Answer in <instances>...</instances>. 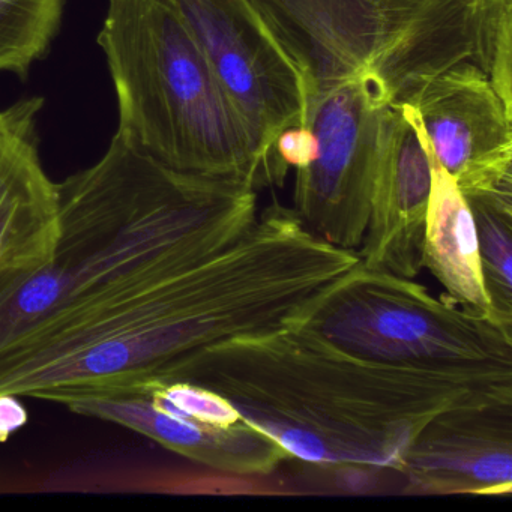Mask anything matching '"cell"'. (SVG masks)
I'll use <instances>...</instances> for the list:
<instances>
[{
  "mask_svg": "<svg viewBox=\"0 0 512 512\" xmlns=\"http://www.w3.org/2000/svg\"><path fill=\"white\" fill-rule=\"evenodd\" d=\"M430 193L431 166L421 137L400 107H383L370 220L358 250L362 265L415 280L424 269Z\"/></svg>",
  "mask_w": 512,
  "mask_h": 512,
  "instance_id": "cell-9",
  "label": "cell"
},
{
  "mask_svg": "<svg viewBox=\"0 0 512 512\" xmlns=\"http://www.w3.org/2000/svg\"><path fill=\"white\" fill-rule=\"evenodd\" d=\"M67 0H0V73L25 77L61 29Z\"/></svg>",
  "mask_w": 512,
  "mask_h": 512,
  "instance_id": "cell-14",
  "label": "cell"
},
{
  "mask_svg": "<svg viewBox=\"0 0 512 512\" xmlns=\"http://www.w3.org/2000/svg\"><path fill=\"white\" fill-rule=\"evenodd\" d=\"M58 200L52 260L0 289V394L68 410L295 325L361 262L280 200L259 211L251 185L173 169L119 130Z\"/></svg>",
  "mask_w": 512,
  "mask_h": 512,
  "instance_id": "cell-1",
  "label": "cell"
},
{
  "mask_svg": "<svg viewBox=\"0 0 512 512\" xmlns=\"http://www.w3.org/2000/svg\"><path fill=\"white\" fill-rule=\"evenodd\" d=\"M178 382L218 392L290 458L401 472L451 410L512 404V371L422 370L361 358L298 326L200 352Z\"/></svg>",
  "mask_w": 512,
  "mask_h": 512,
  "instance_id": "cell-2",
  "label": "cell"
},
{
  "mask_svg": "<svg viewBox=\"0 0 512 512\" xmlns=\"http://www.w3.org/2000/svg\"><path fill=\"white\" fill-rule=\"evenodd\" d=\"M307 80L367 82L386 106L412 104L460 62L488 76L512 0H251Z\"/></svg>",
  "mask_w": 512,
  "mask_h": 512,
  "instance_id": "cell-3",
  "label": "cell"
},
{
  "mask_svg": "<svg viewBox=\"0 0 512 512\" xmlns=\"http://www.w3.org/2000/svg\"><path fill=\"white\" fill-rule=\"evenodd\" d=\"M401 472L424 493L511 494L512 404L437 416L416 437Z\"/></svg>",
  "mask_w": 512,
  "mask_h": 512,
  "instance_id": "cell-11",
  "label": "cell"
},
{
  "mask_svg": "<svg viewBox=\"0 0 512 512\" xmlns=\"http://www.w3.org/2000/svg\"><path fill=\"white\" fill-rule=\"evenodd\" d=\"M71 412L115 422L188 460L236 476L271 475L290 460L287 452L256 425H214L184 412L148 388L124 397L79 404Z\"/></svg>",
  "mask_w": 512,
  "mask_h": 512,
  "instance_id": "cell-12",
  "label": "cell"
},
{
  "mask_svg": "<svg viewBox=\"0 0 512 512\" xmlns=\"http://www.w3.org/2000/svg\"><path fill=\"white\" fill-rule=\"evenodd\" d=\"M275 154L280 163L293 169H304L313 163L317 155V139L307 125L287 128L278 136L275 143Z\"/></svg>",
  "mask_w": 512,
  "mask_h": 512,
  "instance_id": "cell-16",
  "label": "cell"
},
{
  "mask_svg": "<svg viewBox=\"0 0 512 512\" xmlns=\"http://www.w3.org/2000/svg\"><path fill=\"white\" fill-rule=\"evenodd\" d=\"M208 59L260 164L262 188L281 187L289 170L275 154L278 136L307 124L304 74L251 0H172Z\"/></svg>",
  "mask_w": 512,
  "mask_h": 512,
  "instance_id": "cell-6",
  "label": "cell"
},
{
  "mask_svg": "<svg viewBox=\"0 0 512 512\" xmlns=\"http://www.w3.org/2000/svg\"><path fill=\"white\" fill-rule=\"evenodd\" d=\"M98 46L119 131L173 169L262 190L253 145L172 0H110Z\"/></svg>",
  "mask_w": 512,
  "mask_h": 512,
  "instance_id": "cell-4",
  "label": "cell"
},
{
  "mask_svg": "<svg viewBox=\"0 0 512 512\" xmlns=\"http://www.w3.org/2000/svg\"><path fill=\"white\" fill-rule=\"evenodd\" d=\"M386 104L361 79L308 94L313 163L296 170L293 211L317 238L358 253L370 220L379 116Z\"/></svg>",
  "mask_w": 512,
  "mask_h": 512,
  "instance_id": "cell-7",
  "label": "cell"
},
{
  "mask_svg": "<svg viewBox=\"0 0 512 512\" xmlns=\"http://www.w3.org/2000/svg\"><path fill=\"white\" fill-rule=\"evenodd\" d=\"M488 79L503 106L512 113V23H508L500 32Z\"/></svg>",
  "mask_w": 512,
  "mask_h": 512,
  "instance_id": "cell-17",
  "label": "cell"
},
{
  "mask_svg": "<svg viewBox=\"0 0 512 512\" xmlns=\"http://www.w3.org/2000/svg\"><path fill=\"white\" fill-rule=\"evenodd\" d=\"M16 395L0 394V442H7L28 422L25 406Z\"/></svg>",
  "mask_w": 512,
  "mask_h": 512,
  "instance_id": "cell-18",
  "label": "cell"
},
{
  "mask_svg": "<svg viewBox=\"0 0 512 512\" xmlns=\"http://www.w3.org/2000/svg\"><path fill=\"white\" fill-rule=\"evenodd\" d=\"M407 106L464 199H512V113L485 71L460 62L430 80Z\"/></svg>",
  "mask_w": 512,
  "mask_h": 512,
  "instance_id": "cell-8",
  "label": "cell"
},
{
  "mask_svg": "<svg viewBox=\"0 0 512 512\" xmlns=\"http://www.w3.org/2000/svg\"><path fill=\"white\" fill-rule=\"evenodd\" d=\"M398 107L403 110L421 137L431 166V193L424 238V268H427L445 287V295L448 298L499 325L485 292L478 235L472 211L452 176L440 166L431 152L430 145L416 121L415 113L407 104Z\"/></svg>",
  "mask_w": 512,
  "mask_h": 512,
  "instance_id": "cell-13",
  "label": "cell"
},
{
  "mask_svg": "<svg viewBox=\"0 0 512 512\" xmlns=\"http://www.w3.org/2000/svg\"><path fill=\"white\" fill-rule=\"evenodd\" d=\"M43 98L0 110V289L43 268L58 245V184L40 155Z\"/></svg>",
  "mask_w": 512,
  "mask_h": 512,
  "instance_id": "cell-10",
  "label": "cell"
},
{
  "mask_svg": "<svg viewBox=\"0 0 512 512\" xmlns=\"http://www.w3.org/2000/svg\"><path fill=\"white\" fill-rule=\"evenodd\" d=\"M478 235L485 292L497 322L512 334V200L466 199Z\"/></svg>",
  "mask_w": 512,
  "mask_h": 512,
  "instance_id": "cell-15",
  "label": "cell"
},
{
  "mask_svg": "<svg viewBox=\"0 0 512 512\" xmlns=\"http://www.w3.org/2000/svg\"><path fill=\"white\" fill-rule=\"evenodd\" d=\"M293 326L373 361L422 370L512 371V334L443 293L361 262Z\"/></svg>",
  "mask_w": 512,
  "mask_h": 512,
  "instance_id": "cell-5",
  "label": "cell"
}]
</instances>
